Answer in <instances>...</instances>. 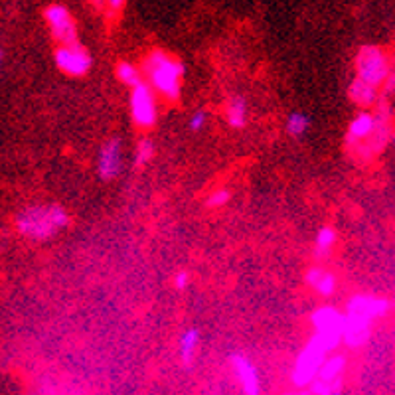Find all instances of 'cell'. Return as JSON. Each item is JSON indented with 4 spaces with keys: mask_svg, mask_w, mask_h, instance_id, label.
Returning a JSON list of instances; mask_svg holds the SVG:
<instances>
[{
    "mask_svg": "<svg viewBox=\"0 0 395 395\" xmlns=\"http://www.w3.org/2000/svg\"><path fill=\"white\" fill-rule=\"evenodd\" d=\"M145 81L154 89L157 95L176 101L182 91L184 63L162 49H152L142 63Z\"/></svg>",
    "mask_w": 395,
    "mask_h": 395,
    "instance_id": "cell-1",
    "label": "cell"
},
{
    "mask_svg": "<svg viewBox=\"0 0 395 395\" xmlns=\"http://www.w3.org/2000/svg\"><path fill=\"white\" fill-rule=\"evenodd\" d=\"M69 224L68 212L58 204H38L24 207L16 216V229L34 241H46L66 229Z\"/></svg>",
    "mask_w": 395,
    "mask_h": 395,
    "instance_id": "cell-2",
    "label": "cell"
},
{
    "mask_svg": "<svg viewBox=\"0 0 395 395\" xmlns=\"http://www.w3.org/2000/svg\"><path fill=\"white\" fill-rule=\"evenodd\" d=\"M336 346H332L328 340H324L322 336L315 334L308 344L303 348V352L296 356V362L293 365V384L298 387H306L315 382L318 377V372L324 364L326 356L334 350Z\"/></svg>",
    "mask_w": 395,
    "mask_h": 395,
    "instance_id": "cell-3",
    "label": "cell"
},
{
    "mask_svg": "<svg viewBox=\"0 0 395 395\" xmlns=\"http://www.w3.org/2000/svg\"><path fill=\"white\" fill-rule=\"evenodd\" d=\"M389 71H391V63H389V58L385 56L384 49L377 48V46H364V48L358 49L356 78L374 85V87H382Z\"/></svg>",
    "mask_w": 395,
    "mask_h": 395,
    "instance_id": "cell-4",
    "label": "cell"
},
{
    "mask_svg": "<svg viewBox=\"0 0 395 395\" xmlns=\"http://www.w3.org/2000/svg\"><path fill=\"white\" fill-rule=\"evenodd\" d=\"M128 109H130V119L138 128H152L157 125V93L147 81L130 89Z\"/></svg>",
    "mask_w": 395,
    "mask_h": 395,
    "instance_id": "cell-5",
    "label": "cell"
},
{
    "mask_svg": "<svg viewBox=\"0 0 395 395\" xmlns=\"http://www.w3.org/2000/svg\"><path fill=\"white\" fill-rule=\"evenodd\" d=\"M54 61H56L59 71H63L66 75H71V78L85 75L89 69H91V66H93L91 54L79 42L58 46L56 54H54Z\"/></svg>",
    "mask_w": 395,
    "mask_h": 395,
    "instance_id": "cell-6",
    "label": "cell"
},
{
    "mask_svg": "<svg viewBox=\"0 0 395 395\" xmlns=\"http://www.w3.org/2000/svg\"><path fill=\"white\" fill-rule=\"evenodd\" d=\"M44 20L48 24L51 38L56 40L59 46L75 44L78 42L75 20H73L71 12L63 4H49L46 12H44Z\"/></svg>",
    "mask_w": 395,
    "mask_h": 395,
    "instance_id": "cell-7",
    "label": "cell"
},
{
    "mask_svg": "<svg viewBox=\"0 0 395 395\" xmlns=\"http://www.w3.org/2000/svg\"><path fill=\"white\" fill-rule=\"evenodd\" d=\"M315 324V334L322 336L332 346H338L344 338L346 312H340L334 306H320L310 316Z\"/></svg>",
    "mask_w": 395,
    "mask_h": 395,
    "instance_id": "cell-8",
    "label": "cell"
},
{
    "mask_svg": "<svg viewBox=\"0 0 395 395\" xmlns=\"http://www.w3.org/2000/svg\"><path fill=\"white\" fill-rule=\"evenodd\" d=\"M121 170H123V142H121V138L111 137L101 145V150H99V178L105 182H111L121 174Z\"/></svg>",
    "mask_w": 395,
    "mask_h": 395,
    "instance_id": "cell-9",
    "label": "cell"
},
{
    "mask_svg": "<svg viewBox=\"0 0 395 395\" xmlns=\"http://www.w3.org/2000/svg\"><path fill=\"white\" fill-rule=\"evenodd\" d=\"M387 310H389V303L382 296L374 295H356L348 300V306H346V315L358 316L370 322L382 318Z\"/></svg>",
    "mask_w": 395,
    "mask_h": 395,
    "instance_id": "cell-10",
    "label": "cell"
},
{
    "mask_svg": "<svg viewBox=\"0 0 395 395\" xmlns=\"http://www.w3.org/2000/svg\"><path fill=\"white\" fill-rule=\"evenodd\" d=\"M229 362H231V370L236 374V379L239 382V387H241L243 395L261 394V379H259V372H257L255 364L245 354H239V352L231 354Z\"/></svg>",
    "mask_w": 395,
    "mask_h": 395,
    "instance_id": "cell-11",
    "label": "cell"
},
{
    "mask_svg": "<svg viewBox=\"0 0 395 395\" xmlns=\"http://www.w3.org/2000/svg\"><path fill=\"white\" fill-rule=\"evenodd\" d=\"M375 125H377V121H375L374 113H370V111L358 113L352 119V123L348 125V133H346V147H348V150L362 145V142H365L367 138L372 137Z\"/></svg>",
    "mask_w": 395,
    "mask_h": 395,
    "instance_id": "cell-12",
    "label": "cell"
},
{
    "mask_svg": "<svg viewBox=\"0 0 395 395\" xmlns=\"http://www.w3.org/2000/svg\"><path fill=\"white\" fill-rule=\"evenodd\" d=\"M372 334V322L358 318V316L346 315V324H344V338L342 342L350 348H360L370 340Z\"/></svg>",
    "mask_w": 395,
    "mask_h": 395,
    "instance_id": "cell-13",
    "label": "cell"
},
{
    "mask_svg": "<svg viewBox=\"0 0 395 395\" xmlns=\"http://www.w3.org/2000/svg\"><path fill=\"white\" fill-rule=\"evenodd\" d=\"M306 285L312 286L316 291V295L320 296H332L336 291V276L334 273H330L324 267H310L306 271Z\"/></svg>",
    "mask_w": 395,
    "mask_h": 395,
    "instance_id": "cell-14",
    "label": "cell"
},
{
    "mask_svg": "<svg viewBox=\"0 0 395 395\" xmlns=\"http://www.w3.org/2000/svg\"><path fill=\"white\" fill-rule=\"evenodd\" d=\"M348 95H350V99L354 101L356 105H360V107L364 109L374 107V105H377V101H379L377 87H374V85H370V83H365V81H362V79L358 78L350 83Z\"/></svg>",
    "mask_w": 395,
    "mask_h": 395,
    "instance_id": "cell-15",
    "label": "cell"
},
{
    "mask_svg": "<svg viewBox=\"0 0 395 395\" xmlns=\"http://www.w3.org/2000/svg\"><path fill=\"white\" fill-rule=\"evenodd\" d=\"M247 115H249V107L247 101L243 97H231L227 101L226 107V119L227 125L231 128H243L247 125Z\"/></svg>",
    "mask_w": 395,
    "mask_h": 395,
    "instance_id": "cell-16",
    "label": "cell"
},
{
    "mask_svg": "<svg viewBox=\"0 0 395 395\" xmlns=\"http://www.w3.org/2000/svg\"><path fill=\"white\" fill-rule=\"evenodd\" d=\"M198 344H200V332L198 328H186L180 340H178V354H180V360L182 364L190 365L192 360H194V354H196Z\"/></svg>",
    "mask_w": 395,
    "mask_h": 395,
    "instance_id": "cell-17",
    "label": "cell"
},
{
    "mask_svg": "<svg viewBox=\"0 0 395 395\" xmlns=\"http://www.w3.org/2000/svg\"><path fill=\"white\" fill-rule=\"evenodd\" d=\"M117 79L123 83V85H127V87L133 89L145 81V73H142V69H138L137 66L130 63V61H119Z\"/></svg>",
    "mask_w": 395,
    "mask_h": 395,
    "instance_id": "cell-18",
    "label": "cell"
},
{
    "mask_svg": "<svg viewBox=\"0 0 395 395\" xmlns=\"http://www.w3.org/2000/svg\"><path fill=\"white\" fill-rule=\"evenodd\" d=\"M344 367H346L344 356H330V358H326L324 364H322V367H320L318 379H322V382H336V379L342 377Z\"/></svg>",
    "mask_w": 395,
    "mask_h": 395,
    "instance_id": "cell-19",
    "label": "cell"
},
{
    "mask_svg": "<svg viewBox=\"0 0 395 395\" xmlns=\"http://www.w3.org/2000/svg\"><path fill=\"white\" fill-rule=\"evenodd\" d=\"M336 243V231L332 229L330 226H324L318 229V233H316V239H315V255L316 259H324L328 253H330V249L334 247Z\"/></svg>",
    "mask_w": 395,
    "mask_h": 395,
    "instance_id": "cell-20",
    "label": "cell"
},
{
    "mask_svg": "<svg viewBox=\"0 0 395 395\" xmlns=\"http://www.w3.org/2000/svg\"><path fill=\"white\" fill-rule=\"evenodd\" d=\"M308 128H310V117L306 113H303V111H295V113H291L288 119H286V133H288V137H305Z\"/></svg>",
    "mask_w": 395,
    "mask_h": 395,
    "instance_id": "cell-21",
    "label": "cell"
},
{
    "mask_svg": "<svg viewBox=\"0 0 395 395\" xmlns=\"http://www.w3.org/2000/svg\"><path fill=\"white\" fill-rule=\"evenodd\" d=\"M154 157V142L150 140V138H140L137 142V148H135V166L142 168L147 166L148 162L152 160Z\"/></svg>",
    "mask_w": 395,
    "mask_h": 395,
    "instance_id": "cell-22",
    "label": "cell"
},
{
    "mask_svg": "<svg viewBox=\"0 0 395 395\" xmlns=\"http://www.w3.org/2000/svg\"><path fill=\"white\" fill-rule=\"evenodd\" d=\"M310 394L312 395H340L342 394V377L336 382H322L316 377L310 384Z\"/></svg>",
    "mask_w": 395,
    "mask_h": 395,
    "instance_id": "cell-23",
    "label": "cell"
},
{
    "mask_svg": "<svg viewBox=\"0 0 395 395\" xmlns=\"http://www.w3.org/2000/svg\"><path fill=\"white\" fill-rule=\"evenodd\" d=\"M229 200H231L229 190H227V188H217L216 192H212V194H209L206 204H207V207H221V206H226Z\"/></svg>",
    "mask_w": 395,
    "mask_h": 395,
    "instance_id": "cell-24",
    "label": "cell"
},
{
    "mask_svg": "<svg viewBox=\"0 0 395 395\" xmlns=\"http://www.w3.org/2000/svg\"><path fill=\"white\" fill-rule=\"evenodd\" d=\"M206 123H207V113L204 111V109H200V111H196V113L190 117V121H188V127H190L192 133H200L202 128L206 127Z\"/></svg>",
    "mask_w": 395,
    "mask_h": 395,
    "instance_id": "cell-25",
    "label": "cell"
},
{
    "mask_svg": "<svg viewBox=\"0 0 395 395\" xmlns=\"http://www.w3.org/2000/svg\"><path fill=\"white\" fill-rule=\"evenodd\" d=\"M188 285H190V275H188L186 271H178L176 275H174V286H176L178 291H184Z\"/></svg>",
    "mask_w": 395,
    "mask_h": 395,
    "instance_id": "cell-26",
    "label": "cell"
},
{
    "mask_svg": "<svg viewBox=\"0 0 395 395\" xmlns=\"http://www.w3.org/2000/svg\"><path fill=\"white\" fill-rule=\"evenodd\" d=\"M384 91H385V95H391V93H395V69H391V71H389V75H387V79H385Z\"/></svg>",
    "mask_w": 395,
    "mask_h": 395,
    "instance_id": "cell-27",
    "label": "cell"
},
{
    "mask_svg": "<svg viewBox=\"0 0 395 395\" xmlns=\"http://www.w3.org/2000/svg\"><path fill=\"white\" fill-rule=\"evenodd\" d=\"M125 2H127V0H107V6L111 10H121L125 6Z\"/></svg>",
    "mask_w": 395,
    "mask_h": 395,
    "instance_id": "cell-28",
    "label": "cell"
},
{
    "mask_svg": "<svg viewBox=\"0 0 395 395\" xmlns=\"http://www.w3.org/2000/svg\"><path fill=\"white\" fill-rule=\"evenodd\" d=\"M95 8H105L107 6V0H89Z\"/></svg>",
    "mask_w": 395,
    "mask_h": 395,
    "instance_id": "cell-29",
    "label": "cell"
},
{
    "mask_svg": "<svg viewBox=\"0 0 395 395\" xmlns=\"http://www.w3.org/2000/svg\"><path fill=\"white\" fill-rule=\"evenodd\" d=\"M2 59H4V54H2V49H0V66H2Z\"/></svg>",
    "mask_w": 395,
    "mask_h": 395,
    "instance_id": "cell-30",
    "label": "cell"
},
{
    "mask_svg": "<svg viewBox=\"0 0 395 395\" xmlns=\"http://www.w3.org/2000/svg\"><path fill=\"white\" fill-rule=\"evenodd\" d=\"M391 142H394V147H395V133H394V137H391Z\"/></svg>",
    "mask_w": 395,
    "mask_h": 395,
    "instance_id": "cell-31",
    "label": "cell"
},
{
    "mask_svg": "<svg viewBox=\"0 0 395 395\" xmlns=\"http://www.w3.org/2000/svg\"><path fill=\"white\" fill-rule=\"evenodd\" d=\"M300 395H312V394H300Z\"/></svg>",
    "mask_w": 395,
    "mask_h": 395,
    "instance_id": "cell-32",
    "label": "cell"
},
{
    "mask_svg": "<svg viewBox=\"0 0 395 395\" xmlns=\"http://www.w3.org/2000/svg\"><path fill=\"white\" fill-rule=\"evenodd\" d=\"M285 395H293V394H285Z\"/></svg>",
    "mask_w": 395,
    "mask_h": 395,
    "instance_id": "cell-33",
    "label": "cell"
}]
</instances>
